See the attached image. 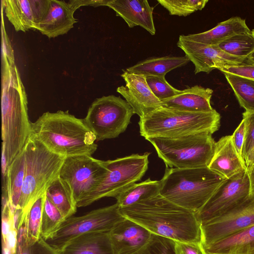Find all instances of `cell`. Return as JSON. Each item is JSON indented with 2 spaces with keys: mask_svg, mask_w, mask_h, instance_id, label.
<instances>
[{
  "mask_svg": "<svg viewBox=\"0 0 254 254\" xmlns=\"http://www.w3.org/2000/svg\"><path fill=\"white\" fill-rule=\"evenodd\" d=\"M1 49V154L7 168L23 149L31 134L32 122L13 50L5 47Z\"/></svg>",
  "mask_w": 254,
  "mask_h": 254,
  "instance_id": "6da1fadb",
  "label": "cell"
},
{
  "mask_svg": "<svg viewBox=\"0 0 254 254\" xmlns=\"http://www.w3.org/2000/svg\"><path fill=\"white\" fill-rule=\"evenodd\" d=\"M122 215L152 234L175 242L201 243V224L195 212L176 204L160 194L120 208Z\"/></svg>",
  "mask_w": 254,
  "mask_h": 254,
  "instance_id": "7a4b0ae2",
  "label": "cell"
},
{
  "mask_svg": "<svg viewBox=\"0 0 254 254\" xmlns=\"http://www.w3.org/2000/svg\"><path fill=\"white\" fill-rule=\"evenodd\" d=\"M31 136L53 153L64 157L92 155L97 145L94 133L68 111L46 112L31 123Z\"/></svg>",
  "mask_w": 254,
  "mask_h": 254,
  "instance_id": "3957f363",
  "label": "cell"
},
{
  "mask_svg": "<svg viewBox=\"0 0 254 254\" xmlns=\"http://www.w3.org/2000/svg\"><path fill=\"white\" fill-rule=\"evenodd\" d=\"M227 179L208 167L178 169L166 167L159 194L195 213Z\"/></svg>",
  "mask_w": 254,
  "mask_h": 254,
  "instance_id": "277c9868",
  "label": "cell"
},
{
  "mask_svg": "<svg viewBox=\"0 0 254 254\" xmlns=\"http://www.w3.org/2000/svg\"><path fill=\"white\" fill-rule=\"evenodd\" d=\"M220 115L214 109L209 112H192L162 107L138 122L140 135L177 137L199 133L213 134L218 130Z\"/></svg>",
  "mask_w": 254,
  "mask_h": 254,
  "instance_id": "5b68a950",
  "label": "cell"
},
{
  "mask_svg": "<svg viewBox=\"0 0 254 254\" xmlns=\"http://www.w3.org/2000/svg\"><path fill=\"white\" fill-rule=\"evenodd\" d=\"M24 150L25 173L19 204L22 217L26 215L38 198L46 194L48 188L59 177L65 159L31 136Z\"/></svg>",
  "mask_w": 254,
  "mask_h": 254,
  "instance_id": "8992f818",
  "label": "cell"
},
{
  "mask_svg": "<svg viewBox=\"0 0 254 254\" xmlns=\"http://www.w3.org/2000/svg\"><path fill=\"white\" fill-rule=\"evenodd\" d=\"M146 139L153 145L166 167L178 169L207 167L216 142L209 133L177 137L154 136Z\"/></svg>",
  "mask_w": 254,
  "mask_h": 254,
  "instance_id": "52a82bcc",
  "label": "cell"
},
{
  "mask_svg": "<svg viewBox=\"0 0 254 254\" xmlns=\"http://www.w3.org/2000/svg\"><path fill=\"white\" fill-rule=\"evenodd\" d=\"M150 153L138 154L104 161L107 175L99 186L77 204L85 207L102 198L116 197L120 193L139 181L148 166Z\"/></svg>",
  "mask_w": 254,
  "mask_h": 254,
  "instance_id": "ba28073f",
  "label": "cell"
},
{
  "mask_svg": "<svg viewBox=\"0 0 254 254\" xmlns=\"http://www.w3.org/2000/svg\"><path fill=\"white\" fill-rule=\"evenodd\" d=\"M133 114L125 100L111 95L96 99L83 120L96 140L101 141L116 138L124 132Z\"/></svg>",
  "mask_w": 254,
  "mask_h": 254,
  "instance_id": "9c48e42d",
  "label": "cell"
},
{
  "mask_svg": "<svg viewBox=\"0 0 254 254\" xmlns=\"http://www.w3.org/2000/svg\"><path fill=\"white\" fill-rule=\"evenodd\" d=\"M117 203L66 219L57 231L44 241L55 253L77 237L93 232H109L124 217Z\"/></svg>",
  "mask_w": 254,
  "mask_h": 254,
  "instance_id": "30bf717a",
  "label": "cell"
},
{
  "mask_svg": "<svg viewBox=\"0 0 254 254\" xmlns=\"http://www.w3.org/2000/svg\"><path fill=\"white\" fill-rule=\"evenodd\" d=\"M107 172L104 161L82 155L65 158L59 176L69 186L77 204L99 186Z\"/></svg>",
  "mask_w": 254,
  "mask_h": 254,
  "instance_id": "8fae6325",
  "label": "cell"
},
{
  "mask_svg": "<svg viewBox=\"0 0 254 254\" xmlns=\"http://www.w3.org/2000/svg\"><path fill=\"white\" fill-rule=\"evenodd\" d=\"M251 197V183L246 170L227 179L196 213L200 224L219 217Z\"/></svg>",
  "mask_w": 254,
  "mask_h": 254,
  "instance_id": "7c38bea8",
  "label": "cell"
},
{
  "mask_svg": "<svg viewBox=\"0 0 254 254\" xmlns=\"http://www.w3.org/2000/svg\"><path fill=\"white\" fill-rule=\"evenodd\" d=\"M178 47L194 65V73H208L215 69H221L227 65H239L252 63L251 58H242L228 54L218 45H206L180 35L177 43Z\"/></svg>",
  "mask_w": 254,
  "mask_h": 254,
  "instance_id": "4fadbf2b",
  "label": "cell"
},
{
  "mask_svg": "<svg viewBox=\"0 0 254 254\" xmlns=\"http://www.w3.org/2000/svg\"><path fill=\"white\" fill-rule=\"evenodd\" d=\"M254 225V198L226 213L201 224L202 247L213 243L239 230Z\"/></svg>",
  "mask_w": 254,
  "mask_h": 254,
  "instance_id": "5bb4252c",
  "label": "cell"
},
{
  "mask_svg": "<svg viewBox=\"0 0 254 254\" xmlns=\"http://www.w3.org/2000/svg\"><path fill=\"white\" fill-rule=\"evenodd\" d=\"M123 71L121 76L126 85L118 87L117 92L124 97L134 114L142 118L162 107L161 101L152 92L145 76L129 73L124 69Z\"/></svg>",
  "mask_w": 254,
  "mask_h": 254,
  "instance_id": "9a60e30c",
  "label": "cell"
},
{
  "mask_svg": "<svg viewBox=\"0 0 254 254\" xmlns=\"http://www.w3.org/2000/svg\"><path fill=\"white\" fill-rule=\"evenodd\" d=\"M50 0H4L1 5L16 31L35 30L47 12Z\"/></svg>",
  "mask_w": 254,
  "mask_h": 254,
  "instance_id": "2e32d148",
  "label": "cell"
},
{
  "mask_svg": "<svg viewBox=\"0 0 254 254\" xmlns=\"http://www.w3.org/2000/svg\"><path fill=\"white\" fill-rule=\"evenodd\" d=\"M152 235L143 226L126 218L109 231L114 254H135L148 243Z\"/></svg>",
  "mask_w": 254,
  "mask_h": 254,
  "instance_id": "e0dca14e",
  "label": "cell"
},
{
  "mask_svg": "<svg viewBox=\"0 0 254 254\" xmlns=\"http://www.w3.org/2000/svg\"><path fill=\"white\" fill-rule=\"evenodd\" d=\"M78 8L75 0H50L48 10L35 30L50 38L67 33L77 22L73 14Z\"/></svg>",
  "mask_w": 254,
  "mask_h": 254,
  "instance_id": "ac0fdd59",
  "label": "cell"
},
{
  "mask_svg": "<svg viewBox=\"0 0 254 254\" xmlns=\"http://www.w3.org/2000/svg\"><path fill=\"white\" fill-rule=\"evenodd\" d=\"M106 6L113 9L129 28L140 26L152 35L155 34L153 7L147 0H109Z\"/></svg>",
  "mask_w": 254,
  "mask_h": 254,
  "instance_id": "d6986e66",
  "label": "cell"
},
{
  "mask_svg": "<svg viewBox=\"0 0 254 254\" xmlns=\"http://www.w3.org/2000/svg\"><path fill=\"white\" fill-rule=\"evenodd\" d=\"M207 167L226 179L246 170L234 148L232 135L223 136L215 142L214 154Z\"/></svg>",
  "mask_w": 254,
  "mask_h": 254,
  "instance_id": "ffe728a7",
  "label": "cell"
},
{
  "mask_svg": "<svg viewBox=\"0 0 254 254\" xmlns=\"http://www.w3.org/2000/svg\"><path fill=\"white\" fill-rule=\"evenodd\" d=\"M213 90L195 85L182 90L172 98L161 102L162 107L168 109L192 112H209L213 111L210 100Z\"/></svg>",
  "mask_w": 254,
  "mask_h": 254,
  "instance_id": "44dd1931",
  "label": "cell"
},
{
  "mask_svg": "<svg viewBox=\"0 0 254 254\" xmlns=\"http://www.w3.org/2000/svg\"><path fill=\"white\" fill-rule=\"evenodd\" d=\"M56 254H114L109 232H93L72 240Z\"/></svg>",
  "mask_w": 254,
  "mask_h": 254,
  "instance_id": "7402d4cb",
  "label": "cell"
},
{
  "mask_svg": "<svg viewBox=\"0 0 254 254\" xmlns=\"http://www.w3.org/2000/svg\"><path fill=\"white\" fill-rule=\"evenodd\" d=\"M202 248L206 254H254V225Z\"/></svg>",
  "mask_w": 254,
  "mask_h": 254,
  "instance_id": "603a6c76",
  "label": "cell"
},
{
  "mask_svg": "<svg viewBox=\"0 0 254 254\" xmlns=\"http://www.w3.org/2000/svg\"><path fill=\"white\" fill-rule=\"evenodd\" d=\"M250 32L251 31L247 26L245 20L236 16L219 23L215 27L208 31L185 36L190 40L200 43L218 45L234 35Z\"/></svg>",
  "mask_w": 254,
  "mask_h": 254,
  "instance_id": "cb8c5ba5",
  "label": "cell"
},
{
  "mask_svg": "<svg viewBox=\"0 0 254 254\" xmlns=\"http://www.w3.org/2000/svg\"><path fill=\"white\" fill-rule=\"evenodd\" d=\"M25 173V153L23 149L6 169L4 178V196L14 209H20Z\"/></svg>",
  "mask_w": 254,
  "mask_h": 254,
  "instance_id": "d4e9b609",
  "label": "cell"
},
{
  "mask_svg": "<svg viewBox=\"0 0 254 254\" xmlns=\"http://www.w3.org/2000/svg\"><path fill=\"white\" fill-rule=\"evenodd\" d=\"M190 62V60L186 56L153 57L140 61L124 70L129 73L145 76H165L168 72L184 66Z\"/></svg>",
  "mask_w": 254,
  "mask_h": 254,
  "instance_id": "484cf974",
  "label": "cell"
},
{
  "mask_svg": "<svg viewBox=\"0 0 254 254\" xmlns=\"http://www.w3.org/2000/svg\"><path fill=\"white\" fill-rule=\"evenodd\" d=\"M46 196L66 219L76 213L77 204L72 191L60 176L48 188Z\"/></svg>",
  "mask_w": 254,
  "mask_h": 254,
  "instance_id": "4316f807",
  "label": "cell"
},
{
  "mask_svg": "<svg viewBox=\"0 0 254 254\" xmlns=\"http://www.w3.org/2000/svg\"><path fill=\"white\" fill-rule=\"evenodd\" d=\"M160 181L150 178L139 183L134 184L118 195L115 198L120 208L131 205L137 202L159 194Z\"/></svg>",
  "mask_w": 254,
  "mask_h": 254,
  "instance_id": "83f0119b",
  "label": "cell"
},
{
  "mask_svg": "<svg viewBox=\"0 0 254 254\" xmlns=\"http://www.w3.org/2000/svg\"><path fill=\"white\" fill-rule=\"evenodd\" d=\"M240 105L245 111L254 112V80L224 73Z\"/></svg>",
  "mask_w": 254,
  "mask_h": 254,
  "instance_id": "f1b7e54d",
  "label": "cell"
},
{
  "mask_svg": "<svg viewBox=\"0 0 254 254\" xmlns=\"http://www.w3.org/2000/svg\"><path fill=\"white\" fill-rule=\"evenodd\" d=\"M218 46L230 55L242 58H250L254 53V37L252 31L242 33L228 38Z\"/></svg>",
  "mask_w": 254,
  "mask_h": 254,
  "instance_id": "f546056e",
  "label": "cell"
},
{
  "mask_svg": "<svg viewBox=\"0 0 254 254\" xmlns=\"http://www.w3.org/2000/svg\"><path fill=\"white\" fill-rule=\"evenodd\" d=\"M45 194L38 198L31 206L26 215L25 227L28 241L34 245L41 238L42 213Z\"/></svg>",
  "mask_w": 254,
  "mask_h": 254,
  "instance_id": "4dcf8cb0",
  "label": "cell"
},
{
  "mask_svg": "<svg viewBox=\"0 0 254 254\" xmlns=\"http://www.w3.org/2000/svg\"><path fill=\"white\" fill-rule=\"evenodd\" d=\"M65 220L62 213L49 200L45 194L42 219V239L45 241L51 237Z\"/></svg>",
  "mask_w": 254,
  "mask_h": 254,
  "instance_id": "1f68e13d",
  "label": "cell"
},
{
  "mask_svg": "<svg viewBox=\"0 0 254 254\" xmlns=\"http://www.w3.org/2000/svg\"><path fill=\"white\" fill-rule=\"evenodd\" d=\"M170 15L187 16L202 9L208 0H157Z\"/></svg>",
  "mask_w": 254,
  "mask_h": 254,
  "instance_id": "d6a6232c",
  "label": "cell"
},
{
  "mask_svg": "<svg viewBox=\"0 0 254 254\" xmlns=\"http://www.w3.org/2000/svg\"><path fill=\"white\" fill-rule=\"evenodd\" d=\"M145 77L152 92L161 102L176 96L182 91L171 86L166 80L165 76L150 75Z\"/></svg>",
  "mask_w": 254,
  "mask_h": 254,
  "instance_id": "836d02e7",
  "label": "cell"
},
{
  "mask_svg": "<svg viewBox=\"0 0 254 254\" xmlns=\"http://www.w3.org/2000/svg\"><path fill=\"white\" fill-rule=\"evenodd\" d=\"M175 241L152 235L148 243L134 254H174Z\"/></svg>",
  "mask_w": 254,
  "mask_h": 254,
  "instance_id": "e575fe53",
  "label": "cell"
},
{
  "mask_svg": "<svg viewBox=\"0 0 254 254\" xmlns=\"http://www.w3.org/2000/svg\"><path fill=\"white\" fill-rule=\"evenodd\" d=\"M16 228L18 231V237L15 254H40L44 245V241L41 238L34 245H31L29 243L26 236L25 220L17 225ZM47 247L46 244L42 254L44 252ZM49 250L45 254L47 253Z\"/></svg>",
  "mask_w": 254,
  "mask_h": 254,
  "instance_id": "d590c367",
  "label": "cell"
},
{
  "mask_svg": "<svg viewBox=\"0 0 254 254\" xmlns=\"http://www.w3.org/2000/svg\"><path fill=\"white\" fill-rule=\"evenodd\" d=\"M243 119L245 124V141L242 151V158L245 162L254 148V112L245 111L243 114Z\"/></svg>",
  "mask_w": 254,
  "mask_h": 254,
  "instance_id": "8d00e7d4",
  "label": "cell"
},
{
  "mask_svg": "<svg viewBox=\"0 0 254 254\" xmlns=\"http://www.w3.org/2000/svg\"><path fill=\"white\" fill-rule=\"evenodd\" d=\"M219 70L223 73H228L254 80V61L248 64L225 66Z\"/></svg>",
  "mask_w": 254,
  "mask_h": 254,
  "instance_id": "74e56055",
  "label": "cell"
},
{
  "mask_svg": "<svg viewBox=\"0 0 254 254\" xmlns=\"http://www.w3.org/2000/svg\"><path fill=\"white\" fill-rule=\"evenodd\" d=\"M231 135L232 141L234 148L239 157L244 162L242 158V151L245 135V124L244 119H242L240 124Z\"/></svg>",
  "mask_w": 254,
  "mask_h": 254,
  "instance_id": "f35d334b",
  "label": "cell"
},
{
  "mask_svg": "<svg viewBox=\"0 0 254 254\" xmlns=\"http://www.w3.org/2000/svg\"><path fill=\"white\" fill-rule=\"evenodd\" d=\"M174 254H206L201 243L175 242Z\"/></svg>",
  "mask_w": 254,
  "mask_h": 254,
  "instance_id": "ab89813d",
  "label": "cell"
},
{
  "mask_svg": "<svg viewBox=\"0 0 254 254\" xmlns=\"http://www.w3.org/2000/svg\"><path fill=\"white\" fill-rule=\"evenodd\" d=\"M244 163L246 171L249 173L254 166V148L245 161Z\"/></svg>",
  "mask_w": 254,
  "mask_h": 254,
  "instance_id": "60d3db41",
  "label": "cell"
},
{
  "mask_svg": "<svg viewBox=\"0 0 254 254\" xmlns=\"http://www.w3.org/2000/svg\"><path fill=\"white\" fill-rule=\"evenodd\" d=\"M251 196L254 198V188L252 189L251 190Z\"/></svg>",
  "mask_w": 254,
  "mask_h": 254,
  "instance_id": "b9f144b4",
  "label": "cell"
},
{
  "mask_svg": "<svg viewBox=\"0 0 254 254\" xmlns=\"http://www.w3.org/2000/svg\"><path fill=\"white\" fill-rule=\"evenodd\" d=\"M251 59L254 61V53L252 54V55L251 56Z\"/></svg>",
  "mask_w": 254,
  "mask_h": 254,
  "instance_id": "7bdbcfd3",
  "label": "cell"
},
{
  "mask_svg": "<svg viewBox=\"0 0 254 254\" xmlns=\"http://www.w3.org/2000/svg\"><path fill=\"white\" fill-rule=\"evenodd\" d=\"M252 33L253 34V35L254 36V29H253L252 31Z\"/></svg>",
  "mask_w": 254,
  "mask_h": 254,
  "instance_id": "ee69618b",
  "label": "cell"
}]
</instances>
